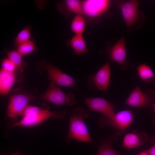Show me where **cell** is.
<instances>
[{"label":"cell","instance_id":"1","mask_svg":"<svg viewBox=\"0 0 155 155\" xmlns=\"http://www.w3.org/2000/svg\"><path fill=\"white\" fill-rule=\"evenodd\" d=\"M115 2L121 11L126 31L130 33L142 26L145 16L142 11L139 10L138 1L117 0Z\"/></svg>","mask_w":155,"mask_h":155},{"label":"cell","instance_id":"2","mask_svg":"<svg viewBox=\"0 0 155 155\" xmlns=\"http://www.w3.org/2000/svg\"><path fill=\"white\" fill-rule=\"evenodd\" d=\"M88 116L87 112L82 108L78 107L73 110L72 115L70 116L69 129L66 139L67 143L70 142L72 140L93 143L84 121Z\"/></svg>","mask_w":155,"mask_h":155},{"label":"cell","instance_id":"3","mask_svg":"<svg viewBox=\"0 0 155 155\" xmlns=\"http://www.w3.org/2000/svg\"><path fill=\"white\" fill-rule=\"evenodd\" d=\"M134 119V115L131 110H125L115 114L111 118L102 115L99 120L100 127L104 129L106 126L112 128L114 135L117 136L122 135L131 124Z\"/></svg>","mask_w":155,"mask_h":155},{"label":"cell","instance_id":"4","mask_svg":"<svg viewBox=\"0 0 155 155\" xmlns=\"http://www.w3.org/2000/svg\"><path fill=\"white\" fill-rule=\"evenodd\" d=\"M40 98L56 105H73L77 102L73 94H65L54 83L51 82L47 90L41 96Z\"/></svg>","mask_w":155,"mask_h":155},{"label":"cell","instance_id":"5","mask_svg":"<svg viewBox=\"0 0 155 155\" xmlns=\"http://www.w3.org/2000/svg\"><path fill=\"white\" fill-rule=\"evenodd\" d=\"M155 98V91L148 88L143 92L138 86L135 87L130 94L124 103L134 108H145L152 103Z\"/></svg>","mask_w":155,"mask_h":155},{"label":"cell","instance_id":"6","mask_svg":"<svg viewBox=\"0 0 155 155\" xmlns=\"http://www.w3.org/2000/svg\"><path fill=\"white\" fill-rule=\"evenodd\" d=\"M66 114L65 110L51 112L49 110V107H47L33 116L22 118L19 121L12 124L11 127H33L41 123L51 117L55 119H62L65 116Z\"/></svg>","mask_w":155,"mask_h":155},{"label":"cell","instance_id":"7","mask_svg":"<svg viewBox=\"0 0 155 155\" xmlns=\"http://www.w3.org/2000/svg\"><path fill=\"white\" fill-rule=\"evenodd\" d=\"M35 98L33 96L24 94H16L10 96L6 111L7 116L15 121L28 105L30 101Z\"/></svg>","mask_w":155,"mask_h":155},{"label":"cell","instance_id":"8","mask_svg":"<svg viewBox=\"0 0 155 155\" xmlns=\"http://www.w3.org/2000/svg\"><path fill=\"white\" fill-rule=\"evenodd\" d=\"M111 69L109 63L107 62L98 71L95 75H91L88 83L89 88H96L104 91L108 88L110 82Z\"/></svg>","mask_w":155,"mask_h":155},{"label":"cell","instance_id":"9","mask_svg":"<svg viewBox=\"0 0 155 155\" xmlns=\"http://www.w3.org/2000/svg\"><path fill=\"white\" fill-rule=\"evenodd\" d=\"M49 79L55 85L66 87H74L77 81L49 63H45Z\"/></svg>","mask_w":155,"mask_h":155},{"label":"cell","instance_id":"10","mask_svg":"<svg viewBox=\"0 0 155 155\" xmlns=\"http://www.w3.org/2000/svg\"><path fill=\"white\" fill-rule=\"evenodd\" d=\"M85 103L89 110L101 113L102 115L111 118L115 114V105L102 97H86Z\"/></svg>","mask_w":155,"mask_h":155},{"label":"cell","instance_id":"11","mask_svg":"<svg viewBox=\"0 0 155 155\" xmlns=\"http://www.w3.org/2000/svg\"><path fill=\"white\" fill-rule=\"evenodd\" d=\"M107 53L111 61L120 64L121 70H124L129 67V64L126 60L127 51L124 36L108 49Z\"/></svg>","mask_w":155,"mask_h":155},{"label":"cell","instance_id":"12","mask_svg":"<svg viewBox=\"0 0 155 155\" xmlns=\"http://www.w3.org/2000/svg\"><path fill=\"white\" fill-rule=\"evenodd\" d=\"M82 2L83 15L91 18L103 14L108 9L110 3L109 0H86Z\"/></svg>","mask_w":155,"mask_h":155},{"label":"cell","instance_id":"13","mask_svg":"<svg viewBox=\"0 0 155 155\" xmlns=\"http://www.w3.org/2000/svg\"><path fill=\"white\" fill-rule=\"evenodd\" d=\"M149 140L148 134L144 131L139 132L135 129L124 136L123 140L124 148L129 150L138 149Z\"/></svg>","mask_w":155,"mask_h":155},{"label":"cell","instance_id":"14","mask_svg":"<svg viewBox=\"0 0 155 155\" xmlns=\"http://www.w3.org/2000/svg\"><path fill=\"white\" fill-rule=\"evenodd\" d=\"M57 7L63 15L67 17L69 13L83 15L82 1L78 0H67L59 2Z\"/></svg>","mask_w":155,"mask_h":155},{"label":"cell","instance_id":"15","mask_svg":"<svg viewBox=\"0 0 155 155\" xmlns=\"http://www.w3.org/2000/svg\"><path fill=\"white\" fill-rule=\"evenodd\" d=\"M16 78L15 71L6 70L2 68L0 71V93L6 95L9 91Z\"/></svg>","mask_w":155,"mask_h":155},{"label":"cell","instance_id":"16","mask_svg":"<svg viewBox=\"0 0 155 155\" xmlns=\"http://www.w3.org/2000/svg\"><path fill=\"white\" fill-rule=\"evenodd\" d=\"M117 137L114 134L101 140L95 155H123L112 146V144L116 140Z\"/></svg>","mask_w":155,"mask_h":155},{"label":"cell","instance_id":"17","mask_svg":"<svg viewBox=\"0 0 155 155\" xmlns=\"http://www.w3.org/2000/svg\"><path fill=\"white\" fill-rule=\"evenodd\" d=\"M73 49V54L82 56L88 52L86 42L82 35H75L68 42Z\"/></svg>","mask_w":155,"mask_h":155},{"label":"cell","instance_id":"18","mask_svg":"<svg viewBox=\"0 0 155 155\" xmlns=\"http://www.w3.org/2000/svg\"><path fill=\"white\" fill-rule=\"evenodd\" d=\"M137 74L144 82L150 83L155 79L154 73L149 66L146 63L140 64L137 68Z\"/></svg>","mask_w":155,"mask_h":155},{"label":"cell","instance_id":"19","mask_svg":"<svg viewBox=\"0 0 155 155\" xmlns=\"http://www.w3.org/2000/svg\"><path fill=\"white\" fill-rule=\"evenodd\" d=\"M86 25L84 16L82 15H76L71 22V29L75 35H82L85 31Z\"/></svg>","mask_w":155,"mask_h":155},{"label":"cell","instance_id":"20","mask_svg":"<svg viewBox=\"0 0 155 155\" xmlns=\"http://www.w3.org/2000/svg\"><path fill=\"white\" fill-rule=\"evenodd\" d=\"M32 26L28 25L25 26L17 34L13 40L16 48L30 40Z\"/></svg>","mask_w":155,"mask_h":155},{"label":"cell","instance_id":"21","mask_svg":"<svg viewBox=\"0 0 155 155\" xmlns=\"http://www.w3.org/2000/svg\"><path fill=\"white\" fill-rule=\"evenodd\" d=\"M33 40L31 39L23 43L16 48V50L22 56L29 54L36 49Z\"/></svg>","mask_w":155,"mask_h":155},{"label":"cell","instance_id":"22","mask_svg":"<svg viewBox=\"0 0 155 155\" xmlns=\"http://www.w3.org/2000/svg\"><path fill=\"white\" fill-rule=\"evenodd\" d=\"M7 55L8 58L13 63L16 68L21 67L23 63V56L17 50L8 51Z\"/></svg>","mask_w":155,"mask_h":155},{"label":"cell","instance_id":"23","mask_svg":"<svg viewBox=\"0 0 155 155\" xmlns=\"http://www.w3.org/2000/svg\"><path fill=\"white\" fill-rule=\"evenodd\" d=\"M44 108L28 105L25 108L21 116L22 118L29 117L39 113Z\"/></svg>","mask_w":155,"mask_h":155},{"label":"cell","instance_id":"24","mask_svg":"<svg viewBox=\"0 0 155 155\" xmlns=\"http://www.w3.org/2000/svg\"><path fill=\"white\" fill-rule=\"evenodd\" d=\"M2 69L10 71L13 72L16 67L13 63L8 58L3 59L1 62Z\"/></svg>","mask_w":155,"mask_h":155},{"label":"cell","instance_id":"25","mask_svg":"<svg viewBox=\"0 0 155 155\" xmlns=\"http://www.w3.org/2000/svg\"><path fill=\"white\" fill-rule=\"evenodd\" d=\"M150 142L152 145L147 151L150 155H155V135L151 138Z\"/></svg>","mask_w":155,"mask_h":155},{"label":"cell","instance_id":"26","mask_svg":"<svg viewBox=\"0 0 155 155\" xmlns=\"http://www.w3.org/2000/svg\"><path fill=\"white\" fill-rule=\"evenodd\" d=\"M153 108L154 113H155V117L154 119L152 121V123L154 124L155 125V102L152 103L150 105Z\"/></svg>","mask_w":155,"mask_h":155},{"label":"cell","instance_id":"27","mask_svg":"<svg viewBox=\"0 0 155 155\" xmlns=\"http://www.w3.org/2000/svg\"><path fill=\"white\" fill-rule=\"evenodd\" d=\"M138 155H150L147 150H144Z\"/></svg>","mask_w":155,"mask_h":155},{"label":"cell","instance_id":"28","mask_svg":"<svg viewBox=\"0 0 155 155\" xmlns=\"http://www.w3.org/2000/svg\"><path fill=\"white\" fill-rule=\"evenodd\" d=\"M12 155H20L18 152H17L15 154H13Z\"/></svg>","mask_w":155,"mask_h":155}]
</instances>
